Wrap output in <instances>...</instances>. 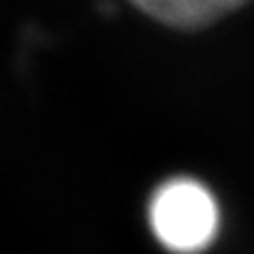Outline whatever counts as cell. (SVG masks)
<instances>
[{"instance_id": "obj_1", "label": "cell", "mask_w": 254, "mask_h": 254, "mask_svg": "<svg viewBox=\"0 0 254 254\" xmlns=\"http://www.w3.org/2000/svg\"><path fill=\"white\" fill-rule=\"evenodd\" d=\"M154 237L176 254L205 250L219 232V205L203 183L176 176L154 190L147 207Z\"/></svg>"}, {"instance_id": "obj_2", "label": "cell", "mask_w": 254, "mask_h": 254, "mask_svg": "<svg viewBox=\"0 0 254 254\" xmlns=\"http://www.w3.org/2000/svg\"><path fill=\"white\" fill-rule=\"evenodd\" d=\"M149 18L176 29H198L239 9L246 0H129Z\"/></svg>"}]
</instances>
